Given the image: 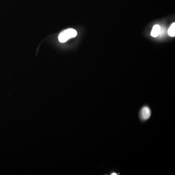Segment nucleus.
<instances>
[{"label":"nucleus","instance_id":"1","mask_svg":"<svg viewBox=\"0 0 175 175\" xmlns=\"http://www.w3.org/2000/svg\"><path fill=\"white\" fill-rule=\"evenodd\" d=\"M77 36V32L75 29L69 28L62 32L59 36V40L63 43L71 38H75Z\"/></svg>","mask_w":175,"mask_h":175},{"label":"nucleus","instance_id":"2","mask_svg":"<svg viewBox=\"0 0 175 175\" xmlns=\"http://www.w3.org/2000/svg\"><path fill=\"white\" fill-rule=\"evenodd\" d=\"M151 110L148 106H144L140 110V116L142 121L148 120L151 116Z\"/></svg>","mask_w":175,"mask_h":175},{"label":"nucleus","instance_id":"3","mask_svg":"<svg viewBox=\"0 0 175 175\" xmlns=\"http://www.w3.org/2000/svg\"><path fill=\"white\" fill-rule=\"evenodd\" d=\"M161 26L158 24H156L153 26V29L152 30L151 35L152 37H157L159 35L160 30H161Z\"/></svg>","mask_w":175,"mask_h":175},{"label":"nucleus","instance_id":"4","mask_svg":"<svg viewBox=\"0 0 175 175\" xmlns=\"http://www.w3.org/2000/svg\"><path fill=\"white\" fill-rule=\"evenodd\" d=\"M168 34L169 35L171 36V37H174L175 36V24H171L169 28L168 31Z\"/></svg>","mask_w":175,"mask_h":175},{"label":"nucleus","instance_id":"5","mask_svg":"<svg viewBox=\"0 0 175 175\" xmlns=\"http://www.w3.org/2000/svg\"><path fill=\"white\" fill-rule=\"evenodd\" d=\"M111 175H116V174H115V173H113V174H111Z\"/></svg>","mask_w":175,"mask_h":175}]
</instances>
